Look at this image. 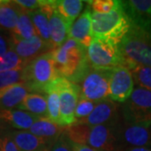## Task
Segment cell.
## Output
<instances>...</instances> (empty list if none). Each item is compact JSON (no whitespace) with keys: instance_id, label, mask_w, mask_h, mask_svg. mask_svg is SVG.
Wrapping results in <instances>:
<instances>
[{"instance_id":"484cf974","label":"cell","mask_w":151,"mask_h":151,"mask_svg":"<svg viewBox=\"0 0 151 151\" xmlns=\"http://www.w3.org/2000/svg\"><path fill=\"white\" fill-rule=\"evenodd\" d=\"M29 15L33 22V24L35 28L37 35L41 38L45 43L52 46L50 35V26H49L48 17L40 9L29 13ZM53 47V46H52ZM54 49V48H53Z\"/></svg>"},{"instance_id":"f1b7e54d","label":"cell","mask_w":151,"mask_h":151,"mask_svg":"<svg viewBox=\"0 0 151 151\" xmlns=\"http://www.w3.org/2000/svg\"><path fill=\"white\" fill-rule=\"evenodd\" d=\"M91 127L84 124H76L65 129V132L68 139L73 144L86 145L88 141V136Z\"/></svg>"},{"instance_id":"8fae6325","label":"cell","mask_w":151,"mask_h":151,"mask_svg":"<svg viewBox=\"0 0 151 151\" xmlns=\"http://www.w3.org/2000/svg\"><path fill=\"white\" fill-rule=\"evenodd\" d=\"M40 9L48 17L51 45L54 50L60 47L68 37V27L55 8V1L41 0Z\"/></svg>"},{"instance_id":"30bf717a","label":"cell","mask_w":151,"mask_h":151,"mask_svg":"<svg viewBox=\"0 0 151 151\" xmlns=\"http://www.w3.org/2000/svg\"><path fill=\"white\" fill-rule=\"evenodd\" d=\"M134 82L130 71L125 66L112 69L109 79V99L113 102L124 103L134 91Z\"/></svg>"},{"instance_id":"836d02e7","label":"cell","mask_w":151,"mask_h":151,"mask_svg":"<svg viewBox=\"0 0 151 151\" xmlns=\"http://www.w3.org/2000/svg\"><path fill=\"white\" fill-rule=\"evenodd\" d=\"M0 151H19L11 137L7 134L0 138Z\"/></svg>"},{"instance_id":"ac0fdd59","label":"cell","mask_w":151,"mask_h":151,"mask_svg":"<svg viewBox=\"0 0 151 151\" xmlns=\"http://www.w3.org/2000/svg\"><path fill=\"white\" fill-rule=\"evenodd\" d=\"M9 135L19 151H49L51 144L31 134L29 130H14Z\"/></svg>"},{"instance_id":"5bb4252c","label":"cell","mask_w":151,"mask_h":151,"mask_svg":"<svg viewBox=\"0 0 151 151\" xmlns=\"http://www.w3.org/2000/svg\"><path fill=\"white\" fill-rule=\"evenodd\" d=\"M122 4L131 24L151 35V0L122 1Z\"/></svg>"},{"instance_id":"4dcf8cb0","label":"cell","mask_w":151,"mask_h":151,"mask_svg":"<svg viewBox=\"0 0 151 151\" xmlns=\"http://www.w3.org/2000/svg\"><path fill=\"white\" fill-rule=\"evenodd\" d=\"M19 82H24L23 70L0 72V89Z\"/></svg>"},{"instance_id":"2e32d148","label":"cell","mask_w":151,"mask_h":151,"mask_svg":"<svg viewBox=\"0 0 151 151\" xmlns=\"http://www.w3.org/2000/svg\"><path fill=\"white\" fill-rule=\"evenodd\" d=\"M38 119L32 113L18 108L0 109V129L29 130Z\"/></svg>"},{"instance_id":"6da1fadb","label":"cell","mask_w":151,"mask_h":151,"mask_svg":"<svg viewBox=\"0 0 151 151\" xmlns=\"http://www.w3.org/2000/svg\"><path fill=\"white\" fill-rule=\"evenodd\" d=\"M131 22L121 1L113 10L99 14L92 12V35L93 39H104L120 43L129 29Z\"/></svg>"},{"instance_id":"4fadbf2b","label":"cell","mask_w":151,"mask_h":151,"mask_svg":"<svg viewBox=\"0 0 151 151\" xmlns=\"http://www.w3.org/2000/svg\"><path fill=\"white\" fill-rule=\"evenodd\" d=\"M117 124H102L91 127L87 145L97 151L120 150L121 148L115 134Z\"/></svg>"},{"instance_id":"277c9868","label":"cell","mask_w":151,"mask_h":151,"mask_svg":"<svg viewBox=\"0 0 151 151\" xmlns=\"http://www.w3.org/2000/svg\"><path fill=\"white\" fill-rule=\"evenodd\" d=\"M119 46L125 67L129 68L131 63L151 67V35L131 24Z\"/></svg>"},{"instance_id":"74e56055","label":"cell","mask_w":151,"mask_h":151,"mask_svg":"<svg viewBox=\"0 0 151 151\" xmlns=\"http://www.w3.org/2000/svg\"><path fill=\"white\" fill-rule=\"evenodd\" d=\"M119 151H151V148H146V147H126V148H122Z\"/></svg>"},{"instance_id":"4316f807","label":"cell","mask_w":151,"mask_h":151,"mask_svg":"<svg viewBox=\"0 0 151 151\" xmlns=\"http://www.w3.org/2000/svg\"><path fill=\"white\" fill-rule=\"evenodd\" d=\"M28 64L10 49L5 55L0 56V72L24 70Z\"/></svg>"},{"instance_id":"52a82bcc","label":"cell","mask_w":151,"mask_h":151,"mask_svg":"<svg viewBox=\"0 0 151 151\" xmlns=\"http://www.w3.org/2000/svg\"><path fill=\"white\" fill-rule=\"evenodd\" d=\"M122 120L127 124L151 123V91L136 87L120 106Z\"/></svg>"},{"instance_id":"7402d4cb","label":"cell","mask_w":151,"mask_h":151,"mask_svg":"<svg viewBox=\"0 0 151 151\" xmlns=\"http://www.w3.org/2000/svg\"><path fill=\"white\" fill-rule=\"evenodd\" d=\"M17 108L39 118H48L46 97L40 93H29Z\"/></svg>"},{"instance_id":"ba28073f","label":"cell","mask_w":151,"mask_h":151,"mask_svg":"<svg viewBox=\"0 0 151 151\" xmlns=\"http://www.w3.org/2000/svg\"><path fill=\"white\" fill-rule=\"evenodd\" d=\"M60 95L59 126L67 128L76 124L75 110L80 97V88L64 77L55 79Z\"/></svg>"},{"instance_id":"44dd1931","label":"cell","mask_w":151,"mask_h":151,"mask_svg":"<svg viewBox=\"0 0 151 151\" xmlns=\"http://www.w3.org/2000/svg\"><path fill=\"white\" fill-rule=\"evenodd\" d=\"M22 10L15 0H0V28L11 34L16 27Z\"/></svg>"},{"instance_id":"e575fe53","label":"cell","mask_w":151,"mask_h":151,"mask_svg":"<svg viewBox=\"0 0 151 151\" xmlns=\"http://www.w3.org/2000/svg\"><path fill=\"white\" fill-rule=\"evenodd\" d=\"M41 0H15L16 4L21 7L24 10L31 13L40 7Z\"/></svg>"},{"instance_id":"cb8c5ba5","label":"cell","mask_w":151,"mask_h":151,"mask_svg":"<svg viewBox=\"0 0 151 151\" xmlns=\"http://www.w3.org/2000/svg\"><path fill=\"white\" fill-rule=\"evenodd\" d=\"M47 100L48 119L55 124H60V95L55 81H52L45 89Z\"/></svg>"},{"instance_id":"f546056e","label":"cell","mask_w":151,"mask_h":151,"mask_svg":"<svg viewBox=\"0 0 151 151\" xmlns=\"http://www.w3.org/2000/svg\"><path fill=\"white\" fill-rule=\"evenodd\" d=\"M97 103H94L92 101H88L86 99L79 98V101L76 104L75 110V118L76 119V124L82 119L88 117L94 108L96 107Z\"/></svg>"},{"instance_id":"d6a6232c","label":"cell","mask_w":151,"mask_h":151,"mask_svg":"<svg viewBox=\"0 0 151 151\" xmlns=\"http://www.w3.org/2000/svg\"><path fill=\"white\" fill-rule=\"evenodd\" d=\"M49 151H73L71 142L68 139L65 131L51 145Z\"/></svg>"},{"instance_id":"83f0119b","label":"cell","mask_w":151,"mask_h":151,"mask_svg":"<svg viewBox=\"0 0 151 151\" xmlns=\"http://www.w3.org/2000/svg\"><path fill=\"white\" fill-rule=\"evenodd\" d=\"M129 70L138 87L151 91V67L134 64Z\"/></svg>"},{"instance_id":"d590c367","label":"cell","mask_w":151,"mask_h":151,"mask_svg":"<svg viewBox=\"0 0 151 151\" xmlns=\"http://www.w3.org/2000/svg\"><path fill=\"white\" fill-rule=\"evenodd\" d=\"M11 49V35L6 37L0 30V56L5 55Z\"/></svg>"},{"instance_id":"d4e9b609","label":"cell","mask_w":151,"mask_h":151,"mask_svg":"<svg viewBox=\"0 0 151 151\" xmlns=\"http://www.w3.org/2000/svg\"><path fill=\"white\" fill-rule=\"evenodd\" d=\"M11 35L19 40H29L38 35L29 12L24 9L20 12L16 27Z\"/></svg>"},{"instance_id":"3957f363","label":"cell","mask_w":151,"mask_h":151,"mask_svg":"<svg viewBox=\"0 0 151 151\" xmlns=\"http://www.w3.org/2000/svg\"><path fill=\"white\" fill-rule=\"evenodd\" d=\"M111 72L112 69H96L90 65L70 81L79 86V98L99 103L109 99Z\"/></svg>"},{"instance_id":"8d00e7d4","label":"cell","mask_w":151,"mask_h":151,"mask_svg":"<svg viewBox=\"0 0 151 151\" xmlns=\"http://www.w3.org/2000/svg\"><path fill=\"white\" fill-rule=\"evenodd\" d=\"M71 147L73 151H97L96 150L92 149V147L86 145H77L71 143Z\"/></svg>"},{"instance_id":"7a4b0ae2","label":"cell","mask_w":151,"mask_h":151,"mask_svg":"<svg viewBox=\"0 0 151 151\" xmlns=\"http://www.w3.org/2000/svg\"><path fill=\"white\" fill-rule=\"evenodd\" d=\"M51 54L55 69L59 77L68 80L90 65L86 58V47L70 38H68L60 47L53 50Z\"/></svg>"},{"instance_id":"1f68e13d","label":"cell","mask_w":151,"mask_h":151,"mask_svg":"<svg viewBox=\"0 0 151 151\" xmlns=\"http://www.w3.org/2000/svg\"><path fill=\"white\" fill-rule=\"evenodd\" d=\"M89 6L92 8V12L105 14L112 11L116 7L118 1L116 0H95V1H87Z\"/></svg>"},{"instance_id":"603a6c76","label":"cell","mask_w":151,"mask_h":151,"mask_svg":"<svg viewBox=\"0 0 151 151\" xmlns=\"http://www.w3.org/2000/svg\"><path fill=\"white\" fill-rule=\"evenodd\" d=\"M84 2L81 0H60L55 1V8L64 19L68 29L74 23L76 18L82 10Z\"/></svg>"},{"instance_id":"5b68a950","label":"cell","mask_w":151,"mask_h":151,"mask_svg":"<svg viewBox=\"0 0 151 151\" xmlns=\"http://www.w3.org/2000/svg\"><path fill=\"white\" fill-rule=\"evenodd\" d=\"M24 82L32 93H45V89L59 76L55 69L51 51L31 60L23 70Z\"/></svg>"},{"instance_id":"9a60e30c","label":"cell","mask_w":151,"mask_h":151,"mask_svg":"<svg viewBox=\"0 0 151 151\" xmlns=\"http://www.w3.org/2000/svg\"><path fill=\"white\" fill-rule=\"evenodd\" d=\"M11 49L27 63L54 50L39 35H35L29 40H19L11 35Z\"/></svg>"},{"instance_id":"7c38bea8","label":"cell","mask_w":151,"mask_h":151,"mask_svg":"<svg viewBox=\"0 0 151 151\" xmlns=\"http://www.w3.org/2000/svg\"><path fill=\"white\" fill-rule=\"evenodd\" d=\"M121 120L120 106L108 99L97 103L91 114L77 124L94 127L102 124H117Z\"/></svg>"},{"instance_id":"e0dca14e","label":"cell","mask_w":151,"mask_h":151,"mask_svg":"<svg viewBox=\"0 0 151 151\" xmlns=\"http://www.w3.org/2000/svg\"><path fill=\"white\" fill-rule=\"evenodd\" d=\"M68 37L75 40L86 48L92 43V11L89 6L72 24L68 31Z\"/></svg>"},{"instance_id":"9c48e42d","label":"cell","mask_w":151,"mask_h":151,"mask_svg":"<svg viewBox=\"0 0 151 151\" xmlns=\"http://www.w3.org/2000/svg\"><path fill=\"white\" fill-rule=\"evenodd\" d=\"M115 134L120 148H151V123L127 124L121 120L116 125Z\"/></svg>"},{"instance_id":"d6986e66","label":"cell","mask_w":151,"mask_h":151,"mask_svg":"<svg viewBox=\"0 0 151 151\" xmlns=\"http://www.w3.org/2000/svg\"><path fill=\"white\" fill-rule=\"evenodd\" d=\"M29 93H32L24 82L0 89V109L17 108Z\"/></svg>"},{"instance_id":"8992f818","label":"cell","mask_w":151,"mask_h":151,"mask_svg":"<svg viewBox=\"0 0 151 151\" xmlns=\"http://www.w3.org/2000/svg\"><path fill=\"white\" fill-rule=\"evenodd\" d=\"M86 58L91 66L96 69H113L125 65L119 44L104 39L92 40L86 48Z\"/></svg>"},{"instance_id":"ffe728a7","label":"cell","mask_w":151,"mask_h":151,"mask_svg":"<svg viewBox=\"0 0 151 151\" xmlns=\"http://www.w3.org/2000/svg\"><path fill=\"white\" fill-rule=\"evenodd\" d=\"M65 129L53 123L48 118H40L33 124L29 131L52 145L65 131Z\"/></svg>"}]
</instances>
